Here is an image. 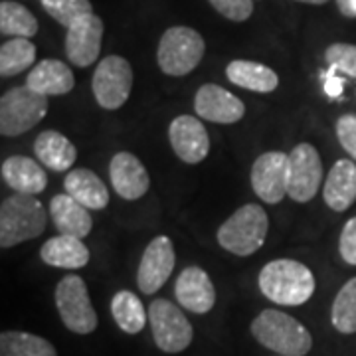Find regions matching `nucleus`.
Masks as SVG:
<instances>
[{
  "instance_id": "f257e3e1",
  "label": "nucleus",
  "mask_w": 356,
  "mask_h": 356,
  "mask_svg": "<svg viewBox=\"0 0 356 356\" xmlns=\"http://www.w3.org/2000/svg\"><path fill=\"white\" fill-rule=\"evenodd\" d=\"M259 291L269 301L285 307L307 303L315 293L313 271L295 259H273L259 271Z\"/></svg>"
},
{
  "instance_id": "f03ea898",
  "label": "nucleus",
  "mask_w": 356,
  "mask_h": 356,
  "mask_svg": "<svg viewBox=\"0 0 356 356\" xmlns=\"http://www.w3.org/2000/svg\"><path fill=\"white\" fill-rule=\"evenodd\" d=\"M252 334L261 346L281 356H305L313 348V337L305 325L277 309L261 311L252 321Z\"/></svg>"
},
{
  "instance_id": "7ed1b4c3",
  "label": "nucleus",
  "mask_w": 356,
  "mask_h": 356,
  "mask_svg": "<svg viewBox=\"0 0 356 356\" xmlns=\"http://www.w3.org/2000/svg\"><path fill=\"white\" fill-rule=\"evenodd\" d=\"M48 214L44 204L30 194H13L0 206V245L2 250L36 240L46 229Z\"/></svg>"
},
{
  "instance_id": "20e7f679",
  "label": "nucleus",
  "mask_w": 356,
  "mask_h": 356,
  "mask_svg": "<svg viewBox=\"0 0 356 356\" xmlns=\"http://www.w3.org/2000/svg\"><path fill=\"white\" fill-rule=\"evenodd\" d=\"M269 229L267 212L259 204H245L218 228V243L234 255L248 257L264 248Z\"/></svg>"
},
{
  "instance_id": "39448f33",
  "label": "nucleus",
  "mask_w": 356,
  "mask_h": 356,
  "mask_svg": "<svg viewBox=\"0 0 356 356\" xmlns=\"http://www.w3.org/2000/svg\"><path fill=\"white\" fill-rule=\"evenodd\" d=\"M206 42L188 26H172L161 36L156 62L163 74L172 77L188 76L202 62Z\"/></svg>"
},
{
  "instance_id": "423d86ee",
  "label": "nucleus",
  "mask_w": 356,
  "mask_h": 356,
  "mask_svg": "<svg viewBox=\"0 0 356 356\" xmlns=\"http://www.w3.org/2000/svg\"><path fill=\"white\" fill-rule=\"evenodd\" d=\"M48 97L20 86L8 89L0 97V133L2 137H18L34 129L48 113Z\"/></svg>"
},
{
  "instance_id": "0eeeda50",
  "label": "nucleus",
  "mask_w": 356,
  "mask_h": 356,
  "mask_svg": "<svg viewBox=\"0 0 356 356\" xmlns=\"http://www.w3.org/2000/svg\"><path fill=\"white\" fill-rule=\"evenodd\" d=\"M54 299L67 331L76 334H91L97 329V311L93 309L86 281L79 275H65L58 283Z\"/></svg>"
},
{
  "instance_id": "6e6552de",
  "label": "nucleus",
  "mask_w": 356,
  "mask_h": 356,
  "mask_svg": "<svg viewBox=\"0 0 356 356\" xmlns=\"http://www.w3.org/2000/svg\"><path fill=\"white\" fill-rule=\"evenodd\" d=\"M149 321L156 346L166 355H177L191 346L194 329L182 309L168 299H154L149 307Z\"/></svg>"
},
{
  "instance_id": "1a4fd4ad",
  "label": "nucleus",
  "mask_w": 356,
  "mask_h": 356,
  "mask_svg": "<svg viewBox=\"0 0 356 356\" xmlns=\"http://www.w3.org/2000/svg\"><path fill=\"white\" fill-rule=\"evenodd\" d=\"M133 81H135L133 67L127 60L121 56H107L93 72L91 89L103 109L115 111L127 103Z\"/></svg>"
},
{
  "instance_id": "9d476101",
  "label": "nucleus",
  "mask_w": 356,
  "mask_h": 356,
  "mask_svg": "<svg viewBox=\"0 0 356 356\" xmlns=\"http://www.w3.org/2000/svg\"><path fill=\"white\" fill-rule=\"evenodd\" d=\"M323 184L321 154L311 143H299L289 153V191L287 196L303 204L317 196Z\"/></svg>"
},
{
  "instance_id": "9b49d317",
  "label": "nucleus",
  "mask_w": 356,
  "mask_h": 356,
  "mask_svg": "<svg viewBox=\"0 0 356 356\" xmlns=\"http://www.w3.org/2000/svg\"><path fill=\"white\" fill-rule=\"evenodd\" d=\"M252 188L266 204H280L289 191V154L269 151L252 166Z\"/></svg>"
},
{
  "instance_id": "f8f14e48",
  "label": "nucleus",
  "mask_w": 356,
  "mask_h": 356,
  "mask_svg": "<svg viewBox=\"0 0 356 356\" xmlns=\"http://www.w3.org/2000/svg\"><path fill=\"white\" fill-rule=\"evenodd\" d=\"M175 264H177V254L170 238L156 236L154 240H151V243L143 252L139 271H137V285L140 293L153 295L159 291L172 275Z\"/></svg>"
},
{
  "instance_id": "ddd939ff",
  "label": "nucleus",
  "mask_w": 356,
  "mask_h": 356,
  "mask_svg": "<svg viewBox=\"0 0 356 356\" xmlns=\"http://www.w3.org/2000/svg\"><path fill=\"white\" fill-rule=\"evenodd\" d=\"M170 147L186 165H198L210 153V137L198 117L178 115L168 127Z\"/></svg>"
},
{
  "instance_id": "4468645a",
  "label": "nucleus",
  "mask_w": 356,
  "mask_h": 356,
  "mask_svg": "<svg viewBox=\"0 0 356 356\" xmlns=\"http://www.w3.org/2000/svg\"><path fill=\"white\" fill-rule=\"evenodd\" d=\"M105 26L97 14H88L67 28L65 34V54L70 62L77 67H88L97 62L102 51V40Z\"/></svg>"
},
{
  "instance_id": "2eb2a0df",
  "label": "nucleus",
  "mask_w": 356,
  "mask_h": 356,
  "mask_svg": "<svg viewBox=\"0 0 356 356\" xmlns=\"http://www.w3.org/2000/svg\"><path fill=\"white\" fill-rule=\"evenodd\" d=\"M194 109L200 119L220 123V125L238 123L245 115V105L242 99L216 83H204L202 88L196 91Z\"/></svg>"
},
{
  "instance_id": "dca6fc26",
  "label": "nucleus",
  "mask_w": 356,
  "mask_h": 356,
  "mask_svg": "<svg viewBox=\"0 0 356 356\" xmlns=\"http://www.w3.org/2000/svg\"><path fill=\"white\" fill-rule=\"evenodd\" d=\"M175 295L180 305L196 315H206L216 305L214 283L202 267L191 266L182 269L175 285Z\"/></svg>"
},
{
  "instance_id": "f3484780",
  "label": "nucleus",
  "mask_w": 356,
  "mask_h": 356,
  "mask_svg": "<svg viewBox=\"0 0 356 356\" xmlns=\"http://www.w3.org/2000/svg\"><path fill=\"white\" fill-rule=\"evenodd\" d=\"M109 178L115 192L125 200H139L149 186L151 177L145 165L133 153H117L109 163Z\"/></svg>"
},
{
  "instance_id": "a211bd4d",
  "label": "nucleus",
  "mask_w": 356,
  "mask_h": 356,
  "mask_svg": "<svg viewBox=\"0 0 356 356\" xmlns=\"http://www.w3.org/2000/svg\"><path fill=\"white\" fill-rule=\"evenodd\" d=\"M325 204L334 212H344L356 202V163L350 159L337 161L325 178Z\"/></svg>"
},
{
  "instance_id": "6ab92c4d",
  "label": "nucleus",
  "mask_w": 356,
  "mask_h": 356,
  "mask_svg": "<svg viewBox=\"0 0 356 356\" xmlns=\"http://www.w3.org/2000/svg\"><path fill=\"white\" fill-rule=\"evenodd\" d=\"M2 178L4 182L18 194H40L48 186V175L44 168L30 156H8L2 163Z\"/></svg>"
},
{
  "instance_id": "aec40b11",
  "label": "nucleus",
  "mask_w": 356,
  "mask_h": 356,
  "mask_svg": "<svg viewBox=\"0 0 356 356\" xmlns=\"http://www.w3.org/2000/svg\"><path fill=\"white\" fill-rule=\"evenodd\" d=\"M32 91L44 97L50 95H65L76 86V77L67 64L60 60H42L36 64L26 77V83Z\"/></svg>"
},
{
  "instance_id": "412c9836",
  "label": "nucleus",
  "mask_w": 356,
  "mask_h": 356,
  "mask_svg": "<svg viewBox=\"0 0 356 356\" xmlns=\"http://www.w3.org/2000/svg\"><path fill=\"white\" fill-rule=\"evenodd\" d=\"M50 216L62 236L83 240L93 228V220L86 206L74 200L70 194H56L50 202Z\"/></svg>"
},
{
  "instance_id": "4be33fe9",
  "label": "nucleus",
  "mask_w": 356,
  "mask_h": 356,
  "mask_svg": "<svg viewBox=\"0 0 356 356\" xmlns=\"http://www.w3.org/2000/svg\"><path fill=\"white\" fill-rule=\"evenodd\" d=\"M34 153L40 159V163L50 168L54 172H67L77 159V149L72 140L60 131H42L36 143H34Z\"/></svg>"
},
{
  "instance_id": "5701e85b",
  "label": "nucleus",
  "mask_w": 356,
  "mask_h": 356,
  "mask_svg": "<svg viewBox=\"0 0 356 356\" xmlns=\"http://www.w3.org/2000/svg\"><path fill=\"white\" fill-rule=\"evenodd\" d=\"M65 194L88 210H103L109 204V191L103 180L89 168H74L64 180Z\"/></svg>"
},
{
  "instance_id": "b1692460",
  "label": "nucleus",
  "mask_w": 356,
  "mask_h": 356,
  "mask_svg": "<svg viewBox=\"0 0 356 356\" xmlns=\"http://www.w3.org/2000/svg\"><path fill=\"white\" fill-rule=\"evenodd\" d=\"M40 257L46 266L58 269H81L88 266L89 250L83 240L60 234L42 245Z\"/></svg>"
},
{
  "instance_id": "393cba45",
  "label": "nucleus",
  "mask_w": 356,
  "mask_h": 356,
  "mask_svg": "<svg viewBox=\"0 0 356 356\" xmlns=\"http://www.w3.org/2000/svg\"><path fill=\"white\" fill-rule=\"evenodd\" d=\"M228 79L238 88L254 91V93H271L280 86V76L259 62L252 60H234L226 67Z\"/></svg>"
},
{
  "instance_id": "a878e982",
  "label": "nucleus",
  "mask_w": 356,
  "mask_h": 356,
  "mask_svg": "<svg viewBox=\"0 0 356 356\" xmlns=\"http://www.w3.org/2000/svg\"><path fill=\"white\" fill-rule=\"evenodd\" d=\"M111 315L113 321L117 323V327L127 334H139L145 325H147V318L149 313L145 305L140 303V299L133 291H117L113 295V301H111Z\"/></svg>"
},
{
  "instance_id": "bb28decb",
  "label": "nucleus",
  "mask_w": 356,
  "mask_h": 356,
  "mask_svg": "<svg viewBox=\"0 0 356 356\" xmlns=\"http://www.w3.org/2000/svg\"><path fill=\"white\" fill-rule=\"evenodd\" d=\"M0 356H58V353L44 337L24 331H4L0 334Z\"/></svg>"
},
{
  "instance_id": "cd10ccee",
  "label": "nucleus",
  "mask_w": 356,
  "mask_h": 356,
  "mask_svg": "<svg viewBox=\"0 0 356 356\" xmlns=\"http://www.w3.org/2000/svg\"><path fill=\"white\" fill-rule=\"evenodd\" d=\"M0 32L13 38H32L38 34V20L24 4L14 0L0 2Z\"/></svg>"
},
{
  "instance_id": "c85d7f7f",
  "label": "nucleus",
  "mask_w": 356,
  "mask_h": 356,
  "mask_svg": "<svg viewBox=\"0 0 356 356\" xmlns=\"http://www.w3.org/2000/svg\"><path fill=\"white\" fill-rule=\"evenodd\" d=\"M36 62V46L28 38H13L0 46V76L22 74Z\"/></svg>"
},
{
  "instance_id": "c756f323",
  "label": "nucleus",
  "mask_w": 356,
  "mask_h": 356,
  "mask_svg": "<svg viewBox=\"0 0 356 356\" xmlns=\"http://www.w3.org/2000/svg\"><path fill=\"white\" fill-rule=\"evenodd\" d=\"M331 323L343 334L356 332V277L346 281L337 293L332 301Z\"/></svg>"
},
{
  "instance_id": "7c9ffc66",
  "label": "nucleus",
  "mask_w": 356,
  "mask_h": 356,
  "mask_svg": "<svg viewBox=\"0 0 356 356\" xmlns=\"http://www.w3.org/2000/svg\"><path fill=\"white\" fill-rule=\"evenodd\" d=\"M42 8L50 14L58 24L70 26L77 22L79 18L93 14V6L89 0H40Z\"/></svg>"
},
{
  "instance_id": "2f4dec72",
  "label": "nucleus",
  "mask_w": 356,
  "mask_h": 356,
  "mask_svg": "<svg viewBox=\"0 0 356 356\" xmlns=\"http://www.w3.org/2000/svg\"><path fill=\"white\" fill-rule=\"evenodd\" d=\"M325 60L334 67L337 72L346 74V76L356 77V46L355 44H343L337 42L331 44L325 51Z\"/></svg>"
},
{
  "instance_id": "473e14b6",
  "label": "nucleus",
  "mask_w": 356,
  "mask_h": 356,
  "mask_svg": "<svg viewBox=\"0 0 356 356\" xmlns=\"http://www.w3.org/2000/svg\"><path fill=\"white\" fill-rule=\"evenodd\" d=\"M208 2L232 22H245L254 14V0H208Z\"/></svg>"
},
{
  "instance_id": "72a5a7b5",
  "label": "nucleus",
  "mask_w": 356,
  "mask_h": 356,
  "mask_svg": "<svg viewBox=\"0 0 356 356\" xmlns=\"http://www.w3.org/2000/svg\"><path fill=\"white\" fill-rule=\"evenodd\" d=\"M337 139L346 153L356 161V115L346 113L337 121Z\"/></svg>"
},
{
  "instance_id": "f704fd0d",
  "label": "nucleus",
  "mask_w": 356,
  "mask_h": 356,
  "mask_svg": "<svg viewBox=\"0 0 356 356\" xmlns=\"http://www.w3.org/2000/svg\"><path fill=\"white\" fill-rule=\"evenodd\" d=\"M339 252L348 266H356V216L344 224L339 238Z\"/></svg>"
},
{
  "instance_id": "c9c22d12",
  "label": "nucleus",
  "mask_w": 356,
  "mask_h": 356,
  "mask_svg": "<svg viewBox=\"0 0 356 356\" xmlns=\"http://www.w3.org/2000/svg\"><path fill=\"white\" fill-rule=\"evenodd\" d=\"M343 89H344L343 77L337 76V70L331 67V70L327 72V77H325V91H327V95H329L331 99H337V97H341V95H343Z\"/></svg>"
},
{
  "instance_id": "e433bc0d",
  "label": "nucleus",
  "mask_w": 356,
  "mask_h": 356,
  "mask_svg": "<svg viewBox=\"0 0 356 356\" xmlns=\"http://www.w3.org/2000/svg\"><path fill=\"white\" fill-rule=\"evenodd\" d=\"M337 6H339L341 14L348 16V18H355V10H353V0H337Z\"/></svg>"
},
{
  "instance_id": "4c0bfd02",
  "label": "nucleus",
  "mask_w": 356,
  "mask_h": 356,
  "mask_svg": "<svg viewBox=\"0 0 356 356\" xmlns=\"http://www.w3.org/2000/svg\"><path fill=\"white\" fill-rule=\"evenodd\" d=\"M297 2H305V4H327L329 0H297Z\"/></svg>"
},
{
  "instance_id": "58836bf2",
  "label": "nucleus",
  "mask_w": 356,
  "mask_h": 356,
  "mask_svg": "<svg viewBox=\"0 0 356 356\" xmlns=\"http://www.w3.org/2000/svg\"><path fill=\"white\" fill-rule=\"evenodd\" d=\"M353 10H355V16H356V0H353Z\"/></svg>"
},
{
  "instance_id": "ea45409f",
  "label": "nucleus",
  "mask_w": 356,
  "mask_h": 356,
  "mask_svg": "<svg viewBox=\"0 0 356 356\" xmlns=\"http://www.w3.org/2000/svg\"><path fill=\"white\" fill-rule=\"evenodd\" d=\"M277 356H281V355H277Z\"/></svg>"
}]
</instances>
